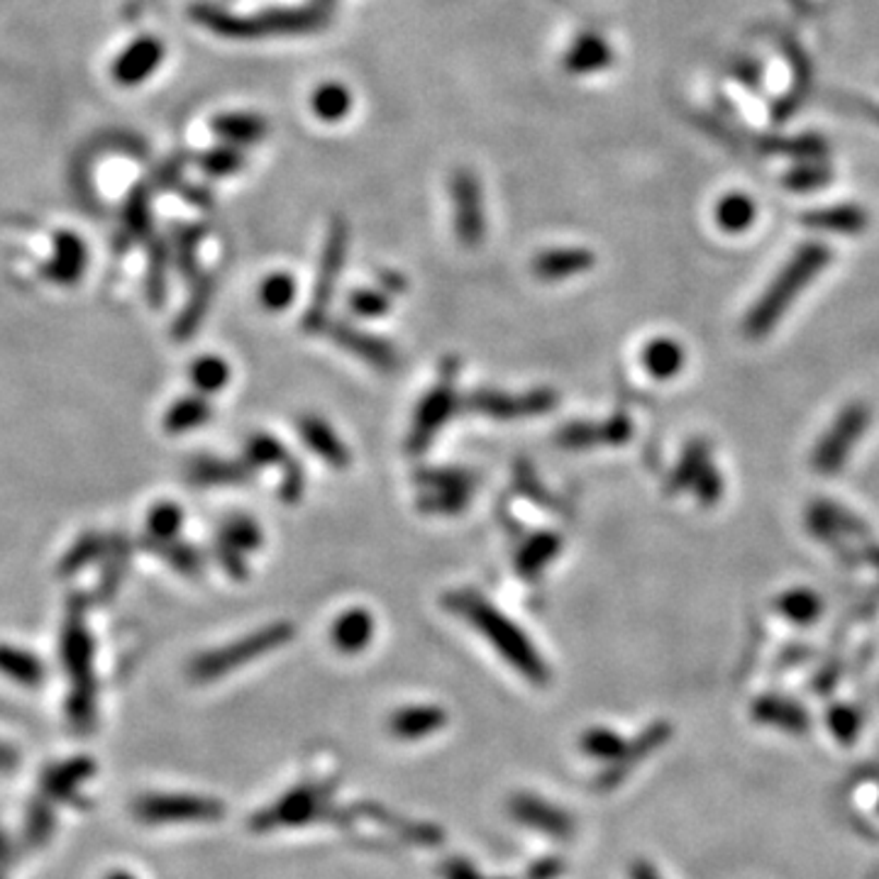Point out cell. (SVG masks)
Instances as JSON below:
<instances>
[{"mask_svg":"<svg viewBox=\"0 0 879 879\" xmlns=\"http://www.w3.org/2000/svg\"><path fill=\"white\" fill-rule=\"evenodd\" d=\"M442 606L462 621H467L481 638L491 643L503 660H506L515 672H521L525 680L545 686L550 682V667L545 664L540 652L535 650L528 635L515 625L509 615H503L489 599H484L479 591L457 589L442 596Z\"/></svg>","mask_w":879,"mask_h":879,"instance_id":"6da1fadb","label":"cell"},{"mask_svg":"<svg viewBox=\"0 0 879 879\" xmlns=\"http://www.w3.org/2000/svg\"><path fill=\"white\" fill-rule=\"evenodd\" d=\"M188 17L208 33L225 39H240V42L277 35H310L330 25V10L318 3L271 8L257 15H235L213 3H194L188 8Z\"/></svg>","mask_w":879,"mask_h":879,"instance_id":"7a4b0ae2","label":"cell"},{"mask_svg":"<svg viewBox=\"0 0 879 879\" xmlns=\"http://www.w3.org/2000/svg\"><path fill=\"white\" fill-rule=\"evenodd\" d=\"M828 261H831V247H826L823 242H806L796 249L745 316V335L753 340L770 335V330L784 318L799 293L828 267Z\"/></svg>","mask_w":879,"mask_h":879,"instance_id":"3957f363","label":"cell"},{"mask_svg":"<svg viewBox=\"0 0 879 879\" xmlns=\"http://www.w3.org/2000/svg\"><path fill=\"white\" fill-rule=\"evenodd\" d=\"M96 645L90 638L86 623V606L81 596L69 601V609L62 625V660L64 670L72 680V694H69V719L76 731H90L96 721V672H94Z\"/></svg>","mask_w":879,"mask_h":879,"instance_id":"277c9868","label":"cell"},{"mask_svg":"<svg viewBox=\"0 0 879 879\" xmlns=\"http://www.w3.org/2000/svg\"><path fill=\"white\" fill-rule=\"evenodd\" d=\"M293 635H296V628H293L289 621L269 623V625H265V628H259L255 633L242 635L240 640L225 645V648L208 650L204 655H198V658L188 667L191 680H196V682L218 680V676L228 674L232 670H240L242 664L257 660V658H261V655L284 648Z\"/></svg>","mask_w":879,"mask_h":879,"instance_id":"5b68a950","label":"cell"},{"mask_svg":"<svg viewBox=\"0 0 879 879\" xmlns=\"http://www.w3.org/2000/svg\"><path fill=\"white\" fill-rule=\"evenodd\" d=\"M347 240H350L347 220L342 216H335L330 220L326 247H322L320 265H318V279H316V286H313V296L306 308V316H303V330L320 332L322 326L328 322L330 301H332V296H335L338 281L342 274V265H345Z\"/></svg>","mask_w":879,"mask_h":879,"instance_id":"8992f818","label":"cell"},{"mask_svg":"<svg viewBox=\"0 0 879 879\" xmlns=\"http://www.w3.org/2000/svg\"><path fill=\"white\" fill-rule=\"evenodd\" d=\"M870 420L872 413L865 403H847L831 423V428L826 430V436L818 440L811 454L814 469L823 474V477H833V474L841 472L851 460L855 444L863 440L867 428H870Z\"/></svg>","mask_w":879,"mask_h":879,"instance_id":"52a82bcc","label":"cell"},{"mask_svg":"<svg viewBox=\"0 0 879 879\" xmlns=\"http://www.w3.org/2000/svg\"><path fill=\"white\" fill-rule=\"evenodd\" d=\"M457 359H448L442 365V374L436 387H432L426 399L420 401V406L416 411V418H413V426L408 432V454H423L426 452L432 440L438 438V432L444 428V423L452 418L454 408H457Z\"/></svg>","mask_w":879,"mask_h":879,"instance_id":"ba28073f","label":"cell"},{"mask_svg":"<svg viewBox=\"0 0 879 879\" xmlns=\"http://www.w3.org/2000/svg\"><path fill=\"white\" fill-rule=\"evenodd\" d=\"M560 403L552 389H533L528 393H503L497 389H479L467 396V406L477 416L493 420H521L538 418L550 413Z\"/></svg>","mask_w":879,"mask_h":879,"instance_id":"9c48e42d","label":"cell"},{"mask_svg":"<svg viewBox=\"0 0 879 879\" xmlns=\"http://www.w3.org/2000/svg\"><path fill=\"white\" fill-rule=\"evenodd\" d=\"M450 198L454 210V235L464 247H479L487 235L481 184L469 167H457L450 176Z\"/></svg>","mask_w":879,"mask_h":879,"instance_id":"30bf717a","label":"cell"},{"mask_svg":"<svg viewBox=\"0 0 879 879\" xmlns=\"http://www.w3.org/2000/svg\"><path fill=\"white\" fill-rule=\"evenodd\" d=\"M322 330H326V335L335 342L338 347L350 352V355H355L362 362H367V365L377 367L379 371L391 374L399 367V362H401L399 352L387 340L369 335V332L350 326V322H345V320H332V322L328 320L326 326H322Z\"/></svg>","mask_w":879,"mask_h":879,"instance_id":"8fae6325","label":"cell"},{"mask_svg":"<svg viewBox=\"0 0 879 879\" xmlns=\"http://www.w3.org/2000/svg\"><path fill=\"white\" fill-rule=\"evenodd\" d=\"M135 814L145 823H184V821H210L220 816L216 802L198 799V796H145L135 806Z\"/></svg>","mask_w":879,"mask_h":879,"instance_id":"7c38bea8","label":"cell"},{"mask_svg":"<svg viewBox=\"0 0 879 879\" xmlns=\"http://www.w3.org/2000/svg\"><path fill=\"white\" fill-rule=\"evenodd\" d=\"M167 47L159 37L143 35L137 37L135 42H130L123 52L115 57L113 66H110V76L118 86L133 88L145 84V81L159 72V66L164 64Z\"/></svg>","mask_w":879,"mask_h":879,"instance_id":"4fadbf2b","label":"cell"},{"mask_svg":"<svg viewBox=\"0 0 879 879\" xmlns=\"http://www.w3.org/2000/svg\"><path fill=\"white\" fill-rule=\"evenodd\" d=\"M633 438V423L623 413H615L609 420L603 423H570V426H562L558 430L560 448L564 450H584L594 448V444H623Z\"/></svg>","mask_w":879,"mask_h":879,"instance_id":"5bb4252c","label":"cell"},{"mask_svg":"<svg viewBox=\"0 0 879 879\" xmlns=\"http://www.w3.org/2000/svg\"><path fill=\"white\" fill-rule=\"evenodd\" d=\"M88 247L72 230H59L52 240V257L42 267L45 279L59 286H74L86 274Z\"/></svg>","mask_w":879,"mask_h":879,"instance_id":"9a60e30c","label":"cell"},{"mask_svg":"<svg viewBox=\"0 0 879 879\" xmlns=\"http://www.w3.org/2000/svg\"><path fill=\"white\" fill-rule=\"evenodd\" d=\"M596 265V257L591 249L584 247H552L542 249L538 257L533 259V274L548 284H558V281H567L572 277H579Z\"/></svg>","mask_w":879,"mask_h":879,"instance_id":"2e32d148","label":"cell"},{"mask_svg":"<svg viewBox=\"0 0 879 879\" xmlns=\"http://www.w3.org/2000/svg\"><path fill=\"white\" fill-rule=\"evenodd\" d=\"M750 713L760 725L792 733V735H802L811 729V716H808L804 706L792 699H784V696H777V694H767V696H760V699H755Z\"/></svg>","mask_w":879,"mask_h":879,"instance_id":"e0dca14e","label":"cell"},{"mask_svg":"<svg viewBox=\"0 0 879 879\" xmlns=\"http://www.w3.org/2000/svg\"><path fill=\"white\" fill-rule=\"evenodd\" d=\"M613 64V49L609 45V39L601 37L599 33H582L574 37V42L564 49L562 54V69L572 76H584V74H596L603 72Z\"/></svg>","mask_w":879,"mask_h":879,"instance_id":"ac0fdd59","label":"cell"},{"mask_svg":"<svg viewBox=\"0 0 879 879\" xmlns=\"http://www.w3.org/2000/svg\"><path fill=\"white\" fill-rule=\"evenodd\" d=\"M298 432L301 440L308 444L310 452H316L322 462H328L330 467L345 469L350 464V450L345 448V442L340 440V436L332 430L326 420L318 416H301L298 418Z\"/></svg>","mask_w":879,"mask_h":879,"instance_id":"d6986e66","label":"cell"},{"mask_svg":"<svg viewBox=\"0 0 879 879\" xmlns=\"http://www.w3.org/2000/svg\"><path fill=\"white\" fill-rule=\"evenodd\" d=\"M210 127H213V133L222 139V143L235 145V147L257 145L269 135L267 118L259 113H247V110H230V113H220L210 120Z\"/></svg>","mask_w":879,"mask_h":879,"instance_id":"ffe728a7","label":"cell"},{"mask_svg":"<svg viewBox=\"0 0 879 879\" xmlns=\"http://www.w3.org/2000/svg\"><path fill=\"white\" fill-rule=\"evenodd\" d=\"M216 293V277L213 274H198L194 281V291H191L188 301L184 303V308L174 320V340L186 342L198 332V328L204 326V320L210 310V303H213Z\"/></svg>","mask_w":879,"mask_h":879,"instance_id":"44dd1931","label":"cell"},{"mask_svg":"<svg viewBox=\"0 0 879 879\" xmlns=\"http://www.w3.org/2000/svg\"><path fill=\"white\" fill-rule=\"evenodd\" d=\"M249 464L230 462L220 457H198L188 464V479L200 487H230V484H245L252 477Z\"/></svg>","mask_w":879,"mask_h":879,"instance_id":"7402d4cb","label":"cell"},{"mask_svg":"<svg viewBox=\"0 0 879 879\" xmlns=\"http://www.w3.org/2000/svg\"><path fill=\"white\" fill-rule=\"evenodd\" d=\"M374 615L365 609L345 611L332 625V643L335 648L345 655H357L367 648L374 638Z\"/></svg>","mask_w":879,"mask_h":879,"instance_id":"603a6c76","label":"cell"},{"mask_svg":"<svg viewBox=\"0 0 879 879\" xmlns=\"http://www.w3.org/2000/svg\"><path fill=\"white\" fill-rule=\"evenodd\" d=\"M560 550L562 540L558 533H538L515 554V567H518L523 579H538L548 570V564L558 558Z\"/></svg>","mask_w":879,"mask_h":879,"instance_id":"cb8c5ba5","label":"cell"},{"mask_svg":"<svg viewBox=\"0 0 879 879\" xmlns=\"http://www.w3.org/2000/svg\"><path fill=\"white\" fill-rule=\"evenodd\" d=\"M0 674L20 686H39L45 682V662L35 652L15 648V645L0 643Z\"/></svg>","mask_w":879,"mask_h":879,"instance_id":"d4e9b609","label":"cell"},{"mask_svg":"<svg viewBox=\"0 0 879 879\" xmlns=\"http://www.w3.org/2000/svg\"><path fill=\"white\" fill-rule=\"evenodd\" d=\"M804 222L808 228L816 230H828V232H841V235H857L867 228V213L857 206H831L821 210H808L804 216Z\"/></svg>","mask_w":879,"mask_h":879,"instance_id":"484cf974","label":"cell"},{"mask_svg":"<svg viewBox=\"0 0 879 879\" xmlns=\"http://www.w3.org/2000/svg\"><path fill=\"white\" fill-rule=\"evenodd\" d=\"M352 106H355V96L352 90L340 84V81H328V84H320L310 94V110L316 113L322 123H340L350 115Z\"/></svg>","mask_w":879,"mask_h":879,"instance_id":"4316f807","label":"cell"},{"mask_svg":"<svg viewBox=\"0 0 879 879\" xmlns=\"http://www.w3.org/2000/svg\"><path fill=\"white\" fill-rule=\"evenodd\" d=\"M686 362V355L680 342H674L670 338H658L648 342V347L643 350V365L648 369L652 379H674L676 374L682 371Z\"/></svg>","mask_w":879,"mask_h":879,"instance_id":"83f0119b","label":"cell"},{"mask_svg":"<svg viewBox=\"0 0 879 879\" xmlns=\"http://www.w3.org/2000/svg\"><path fill=\"white\" fill-rule=\"evenodd\" d=\"M444 725V711L438 706H408V709H401L399 713H393L391 719V731L399 737H423L436 733Z\"/></svg>","mask_w":879,"mask_h":879,"instance_id":"f1b7e54d","label":"cell"},{"mask_svg":"<svg viewBox=\"0 0 879 879\" xmlns=\"http://www.w3.org/2000/svg\"><path fill=\"white\" fill-rule=\"evenodd\" d=\"M210 416H213V411L204 396H186L171 403L164 416V428L169 436H184V432L206 426Z\"/></svg>","mask_w":879,"mask_h":879,"instance_id":"f546056e","label":"cell"},{"mask_svg":"<svg viewBox=\"0 0 879 879\" xmlns=\"http://www.w3.org/2000/svg\"><path fill=\"white\" fill-rule=\"evenodd\" d=\"M711 462V448L706 440H692L686 444L680 462H676V467L672 472V479H670V489L672 491H692L694 481L701 477L704 469L709 467Z\"/></svg>","mask_w":879,"mask_h":879,"instance_id":"4dcf8cb0","label":"cell"},{"mask_svg":"<svg viewBox=\"0 0 879 879\" xmlns=\"http://www.w3.org/2000/svg\"><path fill=\"white\" fill-rule=\"evenodd\" d=\"M204 228L200 225H176L171 228V247L174 261L181 274L186 279L198 277V245L204 240Z\"/></svg>","mask_w":879,"mask_h":879,"instance_id":"1f68e13d","label":"cell"},{"mask_svg":"<svg viewBox=\"0 0 879 879\" xmlns=\"http://www.w3.org/2000/svg\"><path fill=\"white\" fill-rule=\"evenodd\" d=\"M123 230L127 240H145L151 230V191L137 184L123 206Z\"/></svg>","mask_w":879,"mask_h":879,"instance_id":"d6a6232c","label":"cell"},{"mask_svg":"<svg viewBox=\"0 0 879 879\" xmlns=\"http://www.w3.org/2000/svg\"><path fill=\"white\" fill-rule=\"evenodd\" d=\"M218 542H225L230 548L245 552H255L265 542V533H261L259 523L252 521L249 515H230V518L222 521Z\"/></svg>","mask_w":879,"mask_h":879,"instance_id":"836d02e7","label":"cell"},{"mask_svg":"<svg viewBox=\"0 0 879 879\" xmlns=\"http://www.w3.org/2000/svg\"><path fill=\"white\" fill-rule=\"evenodd\" d=\"M145 545L147 550L159 554L161 560L169 562L176 572L186 574V577H196V574H200V570H204V558H200L196 548H191L186 542L147 538Z\"/></svg>","mask_w":879,"mask_h":879,"instance_id":"e575fe53","label":"cell"},{"mask_svg":"<svg viewBox=\"0 0 879 879\" xmlns=\"http://www.w3.org/2000/svg\"><path fill=\"white\" fill-rule=\"evenodd\" d=\"M108 542H110V538H106V535L94 533V530L84 533L72 545V548L66 550L62 562H59V574H64V577H69V574L84 570V567H88L90 562H96L98 558H103L106 550H108Z\"/></svg>","mask_w":879,"mask_h":879,"instance_id":"d590c367","label":"cell"},{"mask_svg":"<svg viewBox=\"0 0 879 879\" xmlns=\"http://www.w3.org/2000/svg\"><path fill=\"white\" fill-rule=\"evenodd\" d=\"M755 216L757 208L753 204V198H747L745 194H729L716 204V222H719L721 230L731 232V235L750 228L755 222Z\"/></svg>","mask_w":879,"mask_h":879,"instance_id":"8d00e7d4","label":"cell"},{"mask_svg":"<svg viewBox=\"0 0 879 879\" xmlns=\"http://www.w3.org/2000/svg\"><path fill=\"white\" fill-rule=\"evenodd\" d=\"M130 550L133 548H130L125 535H115V538H110L108 550L103 554L106 567H103V572H100V582H98L100 596H103V599L113 594L118 589V584L123 582L125 572H127V562H130Z\"/></svg>","mask_w":879,"mask_h":879,"instance_id":"74e56055","label":"cell"},{"mask_svg":"<svg viewBox=\"0 0 879 879\" xmlns=\"http://www.w3.org/2000/svg\"><path fill=\"white\" fill-rule=\"evenodd\" d=\"M198 167L206 171L208 176L213 179H225L237 174V171L245 167V151L235 145L222 143L218 147H210L198 155Z\"/></svg>","mask_w":879,"mask_h":879,"instance_id":"f35d334b","label":"cell"},{"mask_svg":"<svg viewBox=\"0 0 879 879\" xmlns=\"http://www.w3.org/2000/svg\"><path fill=\"white\" fill-rule=\"evenodd\" d=\"M184 525V509L174 501H159L147 513V538L174 540Z\"/></svg>","mask_w":879,"mask_h":879,"instance_id":"ab89813d","label":"cell"},{"mask_svg":"<svg viewBox=\"0 0 879 879\" xmlns=\"http://www.w3.org/2000/svg\"><path fill=\"white\" fill-rule=\"evenodd\" d=\"M169 247L161 240L149 242L147 257V296L151 306H161L167 298V265H169Z\"/></svg>","mask_w":879,"mask_h":879,"instance_id":"60d3db41","label":"cell"},{"mask_svg":"<svg viewBox=\"0 0 879 879\" xmlns=\"http://www.w3.org/2000/svg\"><path fill=\"white\" fill-rule=\"evenodd\" d=\"M777 609H780L786 619L799 623V625H808L818 619V613H821V599H818V594L811 589H790L780 596V601H777Z\"/></svg>","mask_w":879,"mask_h":879,"instance_id":"b9f144b4","label":"cell"},{"mask_svg":"<svg viewBox=\"0 0 879 879\" xmlns=\"http://www.w3.org/2000/svg\"><path fill=\"white\" fill-rule=\"evenodd\" d=\"M230 381L228 362L216 355H206L191 365V383L200 393H218Z\"/></svg>","mask_w":879,"mask_h":879,"instance_id":"7bdbcfd3","label":"cell"},{"mask_svg":"<svg viewBox=\"0 0 879 879\" xmlns=\"http://www.w3.org/2000/svg\"><path fill=\"white\" fill-rule=\"evenodd\" d=\"M416 481L423 491H472L474 477L467 469L460 467H436V469H420L416 474Z\"/></svg>","mask_w":879,"mask_h":879,"instance_id":"ee69618b","label":"cell"},{"mask_svg":"<svg viewBox=\"0 0 879 879\" xmlns=\"http://www.w3.org/2000/svg\"><path fill=\"white\" fill-rule=\"evenodd\" d=\"M245 462L252 469L271 467V464H286L289 454L286 448L277 438L267 436V432H257L245 444Z\"/></svg>","mask_w":879,"mask_h":879,"instance_id":"f6af8a7d","label":"cell"},{"mask_svg":"<svg viewBox=\"0 0 879 879\" xmlns=\"http://www.w3.org/2000/svg\"><path fill=\"white\" fill-rule=\"evenodd\" d=\"M293 298H296V279L286 271H277V274H269L259 286V301L267 310H284L289 308Z\"/></svg>","mask_w":879,"mask_h":879,"instance_id":"bcb514c9","label":"cell"},{"mask_svg":"<svg viewBox=\"0 0 879 879\" xmlns=\"http://www.w3.org/2000/svg\"><path fill=\"white\" fill-rule=\"evenodd\" d=\"M828 729L841 745H853L863 731V716L855 706L835 704L828 711Z\"/></svg>","mask_w":879,"mask_h":879,"instance_id":"7dc6e473","label":"cell"},{"mask_svg":"<svg viewBox=\"0 0 879 879\" xmlns=\"http://www.w3.org/2000/svg\"><path fill=\"white\" fill-rule=\"evenodd\" d=\"M472 499V491H423L418 499V506L423 513H440V515H457Z\"/></svg>","mask_w":879,"mask_h":879,"instance_id":"c3c4849f","label":"cell"},{"mask_svg":"<svg viewBox=\"0 0 879 879\" xmlns=\"http://www.w3.org/2000/svg\"><path fill=\"white\" fill-rule=\"evenodd\" d=\"M625 747H628V741H623L619 733L609 729H594L584 735V750L599 760H621Z\"/></svg>","mask_w":879,"mask_h":879,"instance_id":"681fc988","label":"cell"},{"mask_svg":"<svg viewBox=\"0 0 879 879\" xmlns=\"http://www.w3.org/2000/svg\"><path fill=\"white\" fill-rule=\"evenodd\" d=\"M347 303L359 318H381L391 306V296L381 289H357Z\"/></svg>","mask_w":879,"mask_h":879,"instance_id":"f907efd6","label":"cell"},{"mask_svg":"<svg viewBox=\"0 0 879 879\" xmlns=\"http://www.w3.org/2000/svg\"><path fill=\"white\" fill-rule=\"evenodd\" d=\"M692 491H694V497L704 503V506H713V503L723 497V477H721V472L716 469L713 464H709V467L704 469L701 477L694 481Z\"/></svg>","mask_w":879,"mask_h":879,"instance_id":"816d5d0a","label":"cell"},{"mask_svg":"<svg viewBox=\"0 0 879 879\" xmlns=\"http://www.w3.org/2000/svg\"><path fill=\"white\" fill-rule=\"evenodd\" d=\"M303 487H306V477H303L301 462L289 460L286 469H284V477H281L279 497L284 499L286 503H296L303 497Z\"/></svg>","mask_w":879,"mask_h":879,"instance_id":"f5cc1de1","label":"cell"},{"mask_svg":"<svg viewBox=\"0 0 879 879\" xmlns=\"http://www.w3.org/2000/svg\"><path fill=\"white\" fill-rule=\"evenodd\" d=\"M216 558L222 564V570L230 574V577H235V579H245L247 577V562H245V554H242L240 550L230 548V545H225V542H218Z\"/></svg>","mask_w":879,"mask_h":879,"instance_id":"db71d44e","label":"cell"},{"mask_svg":"<svg viewBox=\"0 0 879 879\" xmlns=\"http://www.w3.org/2000/svg\"><path fill=\"white\" fill-rule=\"evenodd\" d=\"M184 164L186 159L184 157H174L161 164L155 171V186L159 191H167V188H176V184L181 181V174H184Z\"/></svg>","mask_w":879,"mask_h":879,"instance_id":"11a10c76","label":"cell"},{"mask_svg":"<svg viewBox=\"0 0 879 879\" xmlns=\"http://www.w3.org/2000/svg\"><path fill=\"white\" fill-rule=\"evenodd\" d=\"M518 487L523 489L525 497H530L535 503H540V506H552V497L542 489V484L530 472V467L518 469Z\"/></svg>","mask_w":879,"mask_h":879,"instance_id":"9f6ffc18","label":"cell"},{"mask_svg":"<svg viewBox=\"0 0 879 879\" xmlns=\"http://www.w3.org/2000/svg\"><path fill=\"white\" fill-rule=\"evenodd\" d=\"M826 181V174L818 169H802V171H794L790 176V186L792 188H814V186H821Z\"/></svg>","mask_w":879,"mask_h":879,"instance_id":"6f0895ef","label":"cell"},{"mask_svg":"<svg viewBox=\"0 0 879 879\" xmlns=\"http://www.w3.org/2000/svg\"><path fill=\"white\" fill-rule=\"evenodd\" d=\"M379 286L383 293H403L408 289V281L399 271H389V269H381L379 271Z\"/></svg>","mask_w":879,"mask_h":879,"instance_id":"680465c9","label":"cell"},{"mask_svg":"<svg viewBox=\"0 0 879 879\" xmlns=\"http://www.w3.org/2000/svg\"><path fill=\"white\" fill-rule=\"evenodd\" d=\"M184 198L191 200V204L204 206V208L213 204V196H210V191L204 186H184Z\"/></svg>","mask_w":879,"mask_h":879,"instance_id":"91938a15","label":"cell"},{"mask_svg":"<svg viewBox=\"0 0 879 879\" xmlns=\"http://www.w3.org/2000/svg\"><path fill=\"white\" fill-rule=\"evenodd\" d=\"M631 879H662V875L650 863L640 860L631 867Z\"/></svg>","mask_w":879,"mask_h":879,"instance_id":"94428289","label":"cell"},{"mask_svg":"<svg viewBox=\"0 0 879 879\" xmlns=\"http://www.w3.org/2000/svg\"><path fill=\"white\" fill-rule=\"evenodd\" d=\"M13 760H15V753L0 745V767H10L13 765Z\"/></svg>","mask_w":879,"mask_h":879,"instance_id":"6125c7cd","label":"cell"},{"mask_svg":"<svg viewBox=\"0 0 879 879\" xmlns=\"http://www.w3.org/2000/svg\"><path fill=\"white\" fill-rule=\"evenodd\" d=\"M108 879H135V877H133V875H127V872H113V875H110Z\"/></svg>","mask_w":879,"mask_h":879,"instance_id":"be15d7a7","label":"cell"},{"mask_svg":"<svg viewBox=\"0 0 879 879\" xmlns=\"http://www.w3.org/2000/svg\"><path fill=\"white\" fill-rule=\"evenodd\" d=\"M130 3H133V8H135V13H139V10H143V8H145V3H147V0H130Z\"/></svg>","mask_w":879,"mask_h":879,"instance_id":"e7e4bbea","label":"cell"},{"mask_svg":"<svg viewBox=\"0 0 879 879\" xmlns=\"http://www.w3.org/2000/svg\"><path fill=\"white\" fill-rule=\"evenodd\" d=\"M316 3H318V5H322V8H328V10H330V5H332V3H335V0H316Z\"/></svg>","mask_w":879,"mask_h":879,"instance_id":"03108f58","label":"cell"},{"mask_svg":"<svg viewBox=\"0 0 879 879\" xmlns=\"http://www.w3.org/2000/svg\"><path fill=\"white\" fill-rule=\"evenodd\" d=\"M877 814H879V802H877Z\"/></svg>","mask_w":879,"mask_h":879,"instance_id":"003e7915","label":"cell"}]
</instances>
